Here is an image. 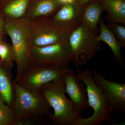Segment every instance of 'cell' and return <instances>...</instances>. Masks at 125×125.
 Returning a JSON list of instances; mask_svg holds the SVG:
<instances>
[{
  "label": "cell",
  "mask_w": 125,
  "mask_h": 125,
  "mask_svg": "<svg viewBox=\"0 0 125 125\" xmlns=\"http://www.w3.org/2000/svg\"><path fill=\"white\" fill-rule=\"evenodd\" d=\"M11 107L15 125H46L52 114L51 107L39 90L27 89L14 81Z\"/></svg>",
  "instance_id": "1"
},
{
  "label": "cell",
  "mask_w": 125,
  "mask_h": 125,
  "mask_svg": "<svg viewBox=\"0 0 125 125\" xmlns=\"http://www.w3.org/2000/svg\"><path fill=\"white\" fill-rule=\"evenodd\" d=\"M4 29L12 43L16 66L14 80L17 82L33 62L30 21L24 17L16 19H5Z\"/></svg>",
  "instance_id": "2"
},
{
  "label": "cell",
  "mask_w": 125,
  "mask_h": 125,
  "mask_svg": "<svg viewBox=\"0 0 125 125\" xmlns=\"http://www.w3.org/2000/svg\"><path fill=\"white\" fill-rule=\"evenodd\" d=\"M39 90L54 110V113L48 118L49 124L75 125L77 121L82 117L72 101L66 96L64 76L47 83Z\"/></svg>",
  "instance_id": "3"
},
{
  "label": "cell",
  "mask_w": 125,
  "mask_h": 125,
  "mask_svg": "<svg viewBox=\"0 0 125 125\" xmlns=\"http://www.w3.org/2000/svg\"><path fill=\"white\" fill-rule=\"evenodd\" d=\"M93 72L89 69L84 71L79 69L76 70V77L86 85L89 104L93 109L94 113L88 118H79L75 125H100L115 122L108 110L107 101L104 94L94 82Z\"/></svg>",
  "instance_id": "4"
},
{
  "label": "cell",
  "mask_w": 125,
  "mask_h": 125,
  "mask_svg": "<svg viewBox=\"0 0 125 125\" xmlns=\"http://www.w3.org/2000/svg\"><path fill=\"white\" fill-rule=\"evenodd\" d=\"M97 35L81 24L70 34L68 43L70 48L72 62L78 68L85 64L101 50Z\"/></svg>",
  "instance_id": "5"
},
{
  "label": "cell",
  "mask_w": 125,
  "mask_h": 125,
  "mask_svg": "<svg viewBox=\"0 0 125 125\" xmlns=\"http://www.w3.org/2000/svg\"><path fill=\"white\" fill-rule=\"evenodd\" d=\"M30 27L33 46L36 47L67 42L71 33L46 17L30 21Z\"/></svg>",
  "instance_id": "6"
},
{
  "label": "cell",
  "mask_w": 125,
  "mask_h": 125,
  "mask_svg": "<svg viewBox=\"0 0 125 125\" xmlns=\"http://www.w3.org/2000/svg\"><path fill=\"white\" fill-rule=\"evenodd\" d=\"M72 70L46 66L33 62L17 83L27 89L38 91L42 85L61 79Z\"/></svg>",
  "instance_id": "7"
},
{
  "label": "cell",
  "mask_w": 125,
  "mask_h": 125,
  "mask_svg": "<svg viewBox=\"0 0 125 125\" xmlns=\"http://www.w3.org/2000/svg\"><path fill=\"white\" fill-rule=\"evenodd\" d=\"M31 54L34 62L46 66L67 69L72 62L68 42L46 46H33Z\"/></svg>",
  "instance_id": "8"
},
{
  "label": "cell",
  "mask_w": 125,
  "mask_h": 125,
  "mask_svg": "<svg viewBox=\"0 0 125 125\" xmlns=\"http://www.w3.org/2000/svg\"><path fill=\"white\" fill-rule=\"evenodd\" d=\"M94 80L102 90L108 103L109 113L125 112V84L109 81L97 70L93 72Z\"/></svg>",
  "instance_id": "9"
},
{
  "label": "cell",
  "mask_w": 125,
  "mask_h": 125,
  "mask_svg": "<svg viewBox=\"0 0 125 125\" xmlns=\"http://www.w3.org/2000/svg\"><path fill=\"white\" fill-rule=\"evenodd\" d=\"M73 71L72 69L64 75L65 92L69 96L78 113L81 115L90 107L86 88Z\"/></svg>",
  "instance_id": "10"
},
{
  "label": "cell",
  "mask_w": 125,
  "mask_h": 125,
  "mask_svg": "<svg viewBox=\"0 0 125 125\" xmlns=\"http://www.w3.org/2000/svg\"><path fill=\"white\" fill-rule=\"evenodd\" d=\"M83 6L78 2L63 4L52 20L71 33L81 23Z\"/></svg>",
  "instance_id": "11"
},
{
  "label": "cell",
  "mask_w": 125,
  "mask_h": 125,
  "mask_svg": "<svg viewBox=\"0 0 125 125\" xmlns=\"http://www.w3.org/2000/svg\"><path fill=\"white\" fill-rule=\"evenodd\" d=\"M63 4L59 0H31L24 17L30 21L40 17L52 19Z\"/></svg>",
  "instance_id": "12"
},
{
  "label": "cell",
  "mask_w": 125,
  "mask_h": 125,
  "mask_svg": "<svg viewBox=\"0 0 125 125\" xmlns=\"http://www.w3.org/2000/svg\"><path fill=\"white\" fill-rule=\"evenodd\" d=\"M104 12L100 0L90 1L83 6L81 24L97 36L98 24Z\"/></svg>",
  "instance_id": "13"
},
{
  "label": "cell",
  "mask_w": 125,
  "mask_h": 125,
  "mask_svg": "<svg viewBox=\"0 0 125 125\" xmlns=\"http://www.w3.org/2000/svg\"><path fill=\"white\" fill-rule=\"evenodd\" d=\"M13 64L0 62V96L11 107L14 94Z\"/></svg>",
  "instance_id": "14"
},
{
  "label": "cell",
  "mask_w": 125,
  "mask_h": 125,
  "mask_svg": "<svg viewBox=\"0 0 125 125\" xmlns=\"http://www.w3.org/2000/svg\"><path fill=\"white\" fill-rule=\"evenodd\" d=\"M30 0H2L0 6V14L6 19L23 18Z\"/></svg>",
  "instance_id": "15"
},
{
  "label": "cell",
  "mask_w": 125,
  "mask_h": 125,
  "mask_svg": "<svg viewBox=\"0 0 125 125\" xmlns=\"http://www.w3.org/2000/svg\"><path fill=\"white\" fill-rule=\"evenodd\" d=\"M100 33L96 37V40L99 42H103L107 44L112 50L114 57L120 64H123L121 56V46L117 40L114 34L105 24L101 18L99 22Z\"/></svg>",
  "instance_id": "16"
},
{
  "label": "cell",
  "mask_w": 125,
  "mask_h": 125,
  "mask_svg": "<svg viewBox=\"0 0 125 125\" xmlns=\"http://www.w3.org/2000/svg\"><path fill=\"white\" fill-rule=\"evenodd\" d=\"M110 22L125 24V0H100Z\"/></svg>",
  "instance_id": "17"
},
{
  "label": "cell",
  "mask_w": 125,
  "mask_h": 125,
  "mask_svg": "<svg viewBox=\"0 0 125 125\" xmlns=\"http://www.w3.org/2000/svg\"><path fill=\"white\" fill-rule=\"evenodd\" d=\"M0 96V125H15V116L13 108L7 106Z\"/></svg>",
  "instance_id": "18"
},
{
  "label": "cell",
  "mask_w": 125,
  "mask_h": 125,
  "mask_svg": "<svg viewBox=\"0 0 125 125\" xmlns=\"http://www.w3.org/2000/svg\"><path fill=\"white\" fill-rule=\"evenodd\" d=\"M15 56L12 45L4 41L0 43V62L13 63Z\"/></svg>",
  "instance_id": "19"
},
{
  "label": "cell",
  "mask_w": 125,
  "mask_h": 125,
  "mask_svg": "<svg viewBox=\"0 0 125 125\" xmlns=\"http://www.w3.org/2000/svg\"><path fill=\"white\" fill-rule=\"evenodd\" d=\"M114 34L122 48L125 47V27L124 25L118 23L110 22L106 25Z\"/></svg>",
  "instance_id": "20"
},
{
  "label": "cell",
  "mask_w": 125,
  "mask_h": 125,
  "mask_svg": "<svg viewBox=\"0 0 125 125\" xmlns=\"http://www.w3.org/2000/svg\"><path fill=\"white\" fill-rule=\"evenodd\" d=\"M5 24V19L0 14V31L5 32L4 26Z\"/></svg>",
  "instance_id": "21"
},
{
  "label": "cell",
  "mask_w": 125,
  "mask_h": 125,
  "mask_svg": "<svg viewBox=\"0 0 125 125\" xmlns=\"http://www.w3.org/2000/svg\"><path fill=\"white\" fill-rule=\"evenodd\" d=\"M90 0H76V1L80 5L83 6L87 2Z\"/></svg>",
  "instance_id": "22"
},
{
  "label": "cell",
  "mask_w": 125,
  "mask_h": 125,
  "mask_svg": "<svg viewBox=\"0 0 125 125\" xmlns=\"http://www.w3.org/2000/svg\"><path fill=\"white\" fill-rule=\"evenodd\" d=\"M62 4H69L76 2V0H59Z\"/></svg>",
  "instance_id": "23"
},
{
  "label": "cell",
  "mask_w": 125,
  "mask_h": 125,
  "mask_svg": "<svg viewBox=\"0 0 125 125\" xmlns=\"http://www.w3.org/2000/svg\"><path fill=\"white\" fill-rule=\"evenodd\" d=\"M4 32L3 31H0V43H1L2 42L4 41L3 40V34ZM6 33V32H5Z\"/></svg>",
  "instance_id": "24"
},
{
  "label": "cell",
  "mask_w": 125,
  "mask_h": 125,
  "mask_svg": "<svg viewBox=\"0 0 125 125\" xmlns=\"http://www.w3.org/2000/svg\"><path fill=\"white\" fill-rule=\"evenodd\" d=\"M0 1H2V0H0ZM1 2H0V6L1 4Z\"/></svg>",
  "instance_id": "25"
}]
</instances>
